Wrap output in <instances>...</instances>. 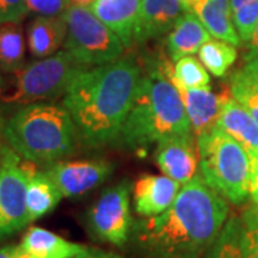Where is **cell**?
Listing matches in <instances>:
<instances>
[{
	"mask_svg": "<svg viewBox=\"0 0 258 258\" xmlns=\"http://www.w3.org/2000/svg\"><path fill=\"white\" fill-rule=\"evenodd\" d=\"M228 217V201L198 175L166 211L134 221L129 241L144 258H201Z\"/></svg>",
	"mask_w": 258,
	"mask_h": 258,
	"instance_id": "cell-1",
	"label": "cell"
},
{
	"mask_svg": "<svg viewBox=\"0 0 258 258\" xmlns=\"http://www.w3.org/2000/svg\"><path fill=\"white\" fill-rule=\"evenodd\" d=\"M144 68L134 56L79 74L63 95V106L76 123L82 144L103 148L119 141L142 81Z\"/></svg>",
	"mask_w": 258,
	"mask_h": 258,
	"instance_id": "cell-2",
	"label": "cell"
},
{
	"mask_svg": "<svg viewBox=\"0 0 258 258\" xmlns=\"http://www.w3.org/2000/svg\"><path fill=\"white\" fill-rule=\"evenodd\" d=\"M141 63L142 81L118 141L134 152L194 134L181 95L159 66V55L147 56Z\"/></svg>",
	"mask_w": 258,
	"mask_h": 258,
	"instance_id": "cell-3",
	"label": "cell"
},
{
	"mask_svg": "<svg viewBox=\"0 0 258 258\" xmlns=\"http://www.w3.org/2000/svg\"><path fill=\"white\" fill-rule=\"evenodd\" d=\"M2 134L32 164H55L75 154L82 141L69 111L52 102L20 106L3 122Z\"/></svg>",
	"mask_w": 258,
	"mask_h": 258,
	"instance_id": "cell-4",
	"label": "cell"
},
{
	"mask_svg": "<svg viewBox=\"0 0 258 258\" xmlns=\"http://www.w3.org/2000/svg\"><path fill=\"white\" fill-rule=\"evenodd\" d=\"M200 174L231 204L241 205L249 197L252 161L248 152L220 128L197 138Z\"/></svg>",
	"mask_w": 258,
	"mask_h": 258,
	"instance_id": "cell-5",
	"label": "cell"
},
{
	"mask_svg": "<svg viewBox=\"0 0 258 258\" xmlns=\"http://www.w3.org/2000/svg\"><path fill=\"white\" fill-rule=\"evenodd\" d=\"M91 66L79 62L68 50L23 64L0 86V101L12 105L46 102L63 96L79 74Z\"/></svg>",
	"mask_w": 258,
	"mask_h": 258,
	"instance_id": "cell-6",
	"label": "cell"
},
{
	"mask_svg": "<svg viewBox=\"0 0 258 258\" xmlns=\"http://www.w3.org/2000/svg\"><path fill=\"white\" fill-rule=\"evenodd\" d=\"M68 23L64 50L88 66H101L123 56L125 45L89 6L71 5L63 13Z\"/></svg>",
	"mask_w": 258,
	"mask_h": 258,
	"instance_id": "cell-7",
	"label": "cell"
},
{
	"mask_svg": "<svg viewBox=\"0 0 258 258\" xmlns=\"http://www.w3.org/2000/svg\"><path fill=\"white\" fill-rule=\"evenodd\" d=\"M132 182L123 179L105 189L88 211L86 222L95 240L123 247L131 238L134 218L131 214Z\"/></svg>",
	"mask_w": 258,
	"mask_h": 258,
	"instance_id": "cell-8",
	"label": "cell"
},
{
	"mask_svg": "<svg viewBox=\"0 0 258 258\" xmlns=\"http://www.w3.org/2000/svg\"><path fill=\"white\" fill-rule=\"evenodd\" d=\"M35 171L32 162L25 164L15 151L5 149L0 162V238L9 237L32 222L26 192L29 178Z\"/></svg>",
	"mask_w": 258,
	"mask_h": 258,
	"instance_id": "cell-9",
	"label": "cell"
},
{
	"mask_svg": "<svg viewBox=\"0 0 258 258\" xmlns=\"http://www.w3.org/2000/svg\"><path fill=\"white\" fill-rule=\"evenodd\" d=\"M159 66L162 72L168 76V79L178 89L182 98L186 113L191 120V126L195 138H200L205 134H210L212 129L217 128V123L221 115L222 106L225 101L231 96L230 88L222 86L221 92H212L211 88H186L181 82H178L174 76V66L164 55H159Z\"/></svg>",
	"mask_w": 258,
	"mask_h": 258,
	"instance_id": "cell-10",
	"label": "cell"
},
{
	"mask_svg": "<svg viewBox=\"0 0 258 258\" xmlns=\"http://www.w3.org/2000/svg\"><path fill=\"white\" fill-rule=\"evenodd\" d=\"M113 166L105 159H82V161H57L47 169L50 176L64 198H79L96 186L103 184L111 176Z\"/></svg>",
	"mask_w": 258,
	"mask_h": 258,
	"instance_id": "cell-11",
	"label": "cell"
},
{
	"mask_svg": "<svg viewBox=\"0 0 258 258\" xmlns=\"http://www.w3.org/2000/svg\"><path fill=\"white\" fill-rule=\"evenodd\" d=\"M155 162L166 176L185 185L198 176L200 151L194 134L165 139L155 145Z\"/></svg>",
	"mask_w": 258,
	"mask_h": 258,
	"instance_id": "cell-12",
	"label": "cell"
},
{
	"mask_svg": "<svg viewBox=\"0 0 258 258\" xmlns=\"http://www.w3.org/2000/svg\"><path fill=\"white\" fill-rule=\"evenodd\" d=\"M186 12L181 0H142L135 45H144L169 33Z\"/></svg>",
	"mask_w": 258,
	"mask_h": 258,
	"instance_id": "cell-13",
	"label": "cell"
},
{
	"mask_svg": "<svg viewBox=\"0 0 258 258\" xmlns=\"http://www.w3.org/2000/svg\"><path fill=\"white\" fill-rule=\"evenodd\" d=\"M182 185L166 175H144L134 185L135 212L148 218L166 211Z\"/></svg>",
	"mask_w": 258,
	"mask_h": 258,
	"instance_id": "cell-14",
	"label": "cell"
},
{
	"mask_svg": "<svg viewBox=\"0 0 258 258\" xmlns=\"http://www.w3.org/2000/svg\"><path fill=\"white\" fill-rule=\"evenodd\" d=\"M141 3L142 0H95L89 8L129 49L135 46Z\"/></svg>",
	"mask_w": 258,
	"mask_h": 258,
	"instance_id": "cell-15",
	"label": "cell"
},
{
	"mask_svg": "<svg viewBox=\"0 0 258 258\" xmlns=\"http://www.w3.org/2000/svg\"><path fill=\"white\" fill-rule=\"evenodd\" d=\"M217 128L228 134L244 148L251 159L258 158V123L240 102L230 96L224 106Z\"/></svg>",
	"mask_w": 258,
	"mask_h": 258,
	"instance_id": "cell-16",
	"label": "cell"
},
{
	"mask_svg": "<svg viewBox=\"0 0 258 258\" xmlns=\"http://www.w3.org/2000/svg\"><path fill=\"white\" fill-rule=\"evenodd\" d=\"M211 37V33L204 26L200 18L192 10H188L166 36L168 56L171 60L176 62L184 56L198 53L201 46Z\"/></svg>",
	"mask_w": 258,
	"mask_h": 258,
	"instance_id": "cell-17",
	"label": "cell"
},
{
	"mask_svg": "<svg viewBox=\"0 0 258 258\" xmlns=\"http://www.w3.org/2000/svg\"><path fill=\"white\" fill-rule=\"evenodd\" d=\"M68 35L64 16H36L28 26V45L35 57L55 55Z\"/></svg>",
	"mask_w": 258,
	"mask_h": 258,
	"instance_id": "cell-18",
	"label": "cell"
},
{
	"mask_svg": "<svg viewBox=\"0 0 258 258\" xmlns=\"http://www.w3.org/2000/svg\"><path fill=\"white\" fill-rule=\"evenodd\" d=\"M192 12L200 18L212 37L240 46L241 39L232 19L230 0H203Z\"/></svg>",
	"mask_w": 258,
	"mask_h": 258,
	"instance_id": "cell-19",
	"label": "cell"
},
{
	"mask_svg": "<svg viewBox=\"0 0 258 258\" xmlns=\"http://www.w3.org/2000/svg\"><path fill=\"white\" fill-rule=\"evenodd\" d=\"M20 245L33 258H75L88 248L40 227L29 228Z\"/></svg>",
	"mask_w": 258,
	"mask_h": 258,
	"instance_id": "cell-20",
	"label": "cell"
},
{
	"mask_svg": "<svg viewBox=\"0 0 258 258\" xmlns=\"http://www.w3.org/2000/svg\"><path fill=\"white\" fill-rule=\"evenodd\" d=\"M63 195L57 188L55 181L47 175V172L35 171L28 182L26 203L30 221L39 220L40 217L52 212L60 203Z\"/></svg>",
	"mask_w": 258,
	"mask_h": 258,
	"instance_id": "cell-21",
	"label": "cell"
},
{
	"mask_svg": "<svg viewBox=\"0 0 258 258\" xmlns=\"http://www.w3.org/2000/svg\"><path fill=\"white\" fill-rule=\"evenodd\" d=\"M231 96L251 113L258 123V68L244 63L228 79Z\"/></svg>",
	"mask_w": 258,
	"mask_h": 258,
	"instance_id": "cell-22",
	"label": "cell"
},
{
	"mask_svg": "<svg viewBox=\"0 0 258 258\" xmlns=\"http://www.w3.org/2000/svg\"><path fill=\"white\" fill-rule=\"evenodd\" d=\"M25 37L19 23H0V71L12 74L23 66Z\"/></svg>",
	"mask_w": 258,
	"mask_h": 258,
	"instance_id": "cell-23",
	"label": "cell"
},
{
	"mask_svg": "<svg viewBox=\"0 0 258 258\" xmlns=\"http://www.w3.org/2000/svg\"><path fill=\"white\" fill-rule=\"evenodd\" d=\"M242 220L232 214L224 224L220 235L207 252V258H247L242 242Z\"/></svg>",
	"mask_w": 258,
	"mask_h": 258,
	"instance_id": "cell-24",
	"label": "cell"
},
{
	"mask_svg": "<svg viewBox=\"0 0 258 258\" xmlns=\"http://www.w3.org/2000/svg\"><path fill=\"white\" fill-rule=\"evenodd\" d=\"M198 56L208 72H211L217 78H225L231 66L235 63L238 53L237 46L211 37L201 46Z\"/></svg>",
	"mask_w": 258,
	"mask_h": 258,
	"instance_id": "cell-25",
	"label": "cell"
},
{
	"mask_svg": "<svg viewBox=\"0 0 258 258\" xmlns=\"http://www.w3.org/2000/svg\"><path fill=\"white\" fill-rule=\"evenodd\" d=\"M174 76L178 82H181L186 88H211V78L207 72V68L201 60H197L194 56L188 55L178 59L174 68Z\"/></svg>",
	"mask_w": 258,
	"mask_h": 258,
	"instance_id": "cell-26",
	"label": "cell"
},
{
	"mask_svg": "<svg viewBox=\"0 0 258 258\" xmlns=\"http://www.w3.org/2000/svg\"><path fill=\"white\" fill-rule=\"evenodd\" d=\"M232 19L241 42L248 43L258 23V0H247L232 13Z\"/></svg>",
	"mask_w": 258,
	"mask_h": 258,
	"instance_id": "cell-27",
	"label": "cell"
},
{
	"mask_svg": "<svg viewBox=\"0 0 258 258\" xmlns=\"http://www.w3.org/2000/svg\"><path fill=\"white\" fill-rule=\"evenodd\" d=\"M244 251L247 258H258V204H251L241 215Z\"/></svg>",
	"mask_w": 258,
	"mask_h": 258,
	"instance_id": "cell-28",
	"label": "cell"
},
{
	"mask_svg": "<svg viewBox=\"0 0 258 258\" xmlns=\"http://www.w3.org/2000/svg\"><path fill=\"white\" fill-rule=\"evenodd\" d=\"M28 10L37 16H62L71 6V0H26Z\"/></svg>",
	"mask_w": 258,
	"mask_h": 258,
	"instance_id": "cell-29",
	"label": "cell"
},
{
	"mask_svg": "<svg viewBox=\"0 0 258 258\" xmlns=\"http://www.w3.org/2000/svg\"><path fill=\"white\" fill-rule=\"evenodd\" d=\"M28 13L26 0H0V23H20Z\"/></svg>",
	"mask_w": 258,
	"mask_h": 258,
	"instance_id": "cell-30",
	"label": "cell"
},
{
	"mask_svg": "<svg viewBox=\"0 0 258 258\" xmlns=\"http://www.w3.org/2000/svg\"><path fill=\"white\" fill-rule=\"evenodd\" d=\"M244 63L258 68V23L254 33H252V37L247 43V50L244 53Z\"/></svg>",
	"mask_w": 258,
	"mask_h": 258,
	"instance_id": "cell-31",
	"label": "cell"
},
{
	"mask_svg": "<svg viewBox=\"0 0 258 258\" xmlns=\"http://www.w3.org/2000/svg\"><path fill=\"white\" fill-rule=\"evenodd\" d=\"M251 161H252V169H251V182H249V198L252 204H258V158Z\"/></svg>",
	"mask_w": 258,
	"mask_h": 258,
	"instance_id": "cell-32",
	"label": "cell"
},
{
	"mask_svg": "<svg viewBox=\"0 0 258 258\" xmlns=\"http://www.w3.org/2000/svg\"><path fill=\"white\" fill-rule=\"evenodd\" d=\"M75 258H122L118 254L112 252V251H105L101 248H86L82 254H79Z\"/></svg>",
	"mask_w": 258,
	"mask_h": 258,
	"instance_id": "cell-33",
	"label": "cell"
},
{
	"mask_svg": "<svg viewBox=\"0 0 258 258\" xmlns=\"http://www.w3.org/2000/svg\"><path fill=\"white\" fill-rule=\"evenodd\" d=\"M10 258H33L30 254H29L26 249L23 248L22 245L19 247H15L13 248V252H12V257Z\"/></svg>",
	"mask_w": 258,
	"mask_h": 258,
	"instance_id": "cell-34",
	"label": "cell"
},
{
	"mask_svg": "<svg viewBox=\"0 0 258 258\" xmlns=\"http://www.w3.org/2000/svg\"><path fill=\"white\" fill-rule=\"evenodd\" d=\"M13 248H15V245H6V247H2V248H0V258L12 257Z\"/></svg>",
	"mask_w": 258,
	"mask_h": 258,
	"instance_id": "cell-35",
	"label": "cell"
},
{
	"mask_svg": "<svg viewBox=\"0 0 258 258\" xmlns=\"http://www.w3.org/2000/svg\"><path fill=\"white\" fill-rule=\"evenodd\" d=\"M182 2V5H184L186 10H192L200 2H203V0H181Z\"/></svg>",
	"mask_w": 258,
	"mask_h": 258,
	"instance_id": "cell-36",
	"label": "cell"
},
{
	"mask_svg": "<svg viewBox=\"0 0 258 258\" xmlns=\"http://www.w3.org/2000/svg\"><path fill=\"white\" fill-rule=\"evenodd\" d=\"M5 149H6V148L0 147V161H2V158H3V154H5Z\"/></svg>",
	"mask_w": 258,
	"mask_h": 258,
	"instance_id": "cell-37",
	"label": "cell"
},
{
	"mask_svg": "<svg viewBox=\"0 0 258 258\" xmlns=\"http://www.w3.org/2000/svg\"><path fill=\"white\" fill-rule=\"evenodd\" d=\"M2 83H3V79H2V76H0V86H2Z\"/></svg>",
	"mask_w": 258,
	"mask_h": 258,
	"instance_id": "cell-38",
	"label": "cell"
},
{
	"mask_svg": "<svg viewBox=\"0 0 258 258\" xmlns=\"http://www.w3.org/2000/svg\"><path fill=\"white\" fill-rule=\"evenodd\" d=\"M0 162H2V161H0Z\"/></svg>",
	"mask_w": 258,
	"mask_h": 258,
	"instance_id": "cell-39",
	"label": "cell"
}]
</instances>
